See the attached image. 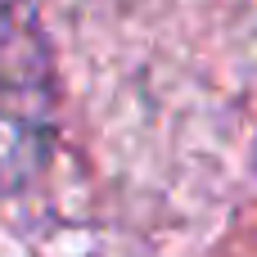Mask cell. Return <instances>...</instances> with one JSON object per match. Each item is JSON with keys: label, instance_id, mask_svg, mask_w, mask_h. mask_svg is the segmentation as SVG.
I'll list each match as a JSON object with an SVG mask.
<instances>
[{"label": "cell", "instance_id": "obj_1", "mask_svg": "<svg viewBox=\"0 0 257 257\" xmlns=\"http://www.w3.org/2000/svg\"><path fill=\"white\" fill-rule=\"evenodd\" d=\"M54 68L27 0H0V203L23 194L50 158Z\"/></svg>", "mask_w": 257, "mask_h": 257}]
</instances>
